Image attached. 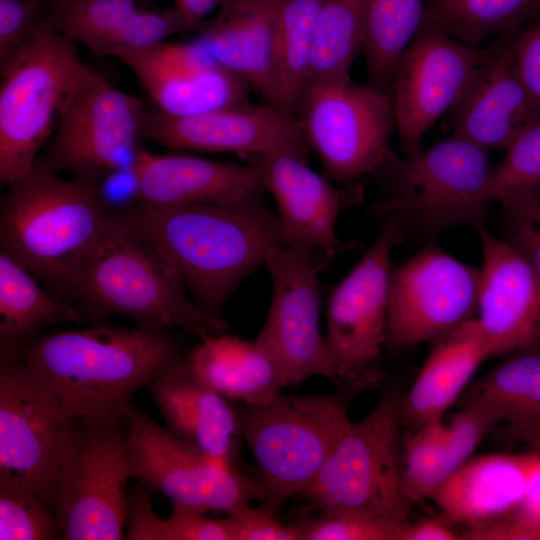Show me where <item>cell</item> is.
<instances>
[{
	"mask_svg": "<svg viewBox=\"0 0 540 540\" xmlns=\"http://www.w3.org/2000/svg\"><path fill=\"white\" fill-rule=\"evenodd\" d=\"M138 204L177 208L204 203H236L265 190L257 168L187 154L140 150L130 168Z\"/></svg>",
	"mask_w": 540,
	"mask_h": 540,
	"instance_id": "23",
	"label": "cell"
},
{
	"mask_svg": "<svg viewBox=\"0 0 540 540\" xmlns=\"http://www.w3.org/2000/svg\"><path fill=\"white\" fill-rule=\"evenodd\" d=\"M323 0H284L274 45L272 105L294 114L310 79L319 11Z\"/></svg>",
	"mask_w": 540,
	"mask_h": 540,
	"instance_id": "32",
	"label": "cell"
},
{
	"mask_svg": "<svg viewBox=\"0 0 540 540\" xmlns=\"http://www.w3.org/2000/svg\"><path fill=\"white\" fill-rule=\"evenodd\" d=\"M147 109L87 67L68 95L54 137L37 165L99 186L130 170L141 150Z\"/></svg>",
	"mask_w": 540,
	"mask_h": 540,
	"instance_id": "9",
	"label": "cell"
},
{
	"mask_svg": "<svg viewBox=\"0 0 540 540\" xmlns=\"http://www.w3.org/2000/svg\"><path fill=\"white\" fill-rule=\"evenodd\" d=\"M537 453L486 454L468 459L430 499L451 524H480L518 509Z\"/></svg>",
	"mask_w": 540,
	"mask_h": 540,
	"instance_id": "26",
	"label": "cell"
},
{
	"mask_svg": "<svg viewBox=\"0 0 540 540\" xmlns=\"http://www.w3.org/2000/svg\"><path fill=\"white\" fill-rule=\"evenodd\" d=\"M483 265L475 317L489 359L540 344V280L531 265L484 225L476 229Z\"/></svg>",
	"mask_w": 540,
	"mask_h": 540,
	"instance_id": "21",
	"label": "cell"
},
{
	"mask_svg": "<svg viewBox=\"0 0 540 540\" xmlns=\"http://www.w3.org/2000/svg\"><path fill=\"white\" fill-rule=\"evenodd\" d=\"M501 205L502 240L533 268L540 280V187L507 194Z\"/></svg>",
	"mask_w": 540,
	"mask_h": 540,
	"instance_id": "42",
	"label": "cell"
},
{
	"mask_svg": "<svg viewBox=\"0 0 540 540\" xmlns=\"http://www.w3.org/2000/svg\"><path fill=\"white\" fill-rule=\"evenodd\" d=\"M499 425L496 418L477 405H465L451 416L446 438L453 472L471 458L485 435Z\"/></svg>",
	"mask_w": 540,
	"mask_h": 540,
	"instance_id": "44",
	"label": "cell"
},
{
	"mask_svg": "<svg viewBox=\"0 0 540 540\" xmlns=\"http://www.w3.org/2000/svg\"><path fill=\"white\" fill-rule=\"evenodd\" d=\"M425 12L426 0H369L362 47L368 85L390 95L396 65Z\"/></svg>",
	"mask_w": 540,
	"mask_h": 540,
	"instance_id": "33",
	"label": "cell"
},
{
	"mask_svg": "<svg viewBox=\"0 0 540 540\" xmlns=\"http://www.w3.org/2000/svg\"><path fill=\"white\" fill-rule=\"evenodd\" d=\"M225 0H174V7L199 31L205 17Z\"/></svg>",
	"mask_w": 540,
	"mask_h": 540,
	"instance_id": "50",
	"label": "cell"
},
{
	"mask_svg": "<svg viewBox=\"0 0 540 540\" xmlns=\"http://www.w3.org/2000/svg\"><path fill=\"white\" fill-rule=\"evenodd\" d=\"M149 389L169 431L207 456L236 466L243 440L236 407L203 382L185 357Z\"/></svg>",
	"mask_w": 540,
	"mask_h": 540,
	"instance_id": "24",
	"label": "cell"
},
{
	"mask_svg": "<svg viewBox=\"0 0 540 540\" xmlns=\"http://www.w3.org/2000/svg\"><path fill=\"white\" fill-rule=\"evenodd\" d=\"M452 473L446 425L441 418L403 434L401 484L411 506L430 498Z\"/></svg>",
	"mask_w": 540,
	"mask_h": 540,
	"instance_id": "36",
	"label": "cell"
},
{
	"mask_svg": "<svg viewBox=\"0 0 540 540\" xmlns=\"http://www.w3.org/2000/svg\"><path fill=\"white\" fill-rule=\"evenodd\" d=\"M506 355L468 385L457 401L458 406L482 407L499 424L540 419V344Z\"/></svg>",
	"mask_w": 540,
	"mask_h": 540,
	"instance_id": "30",
	"label": "cell"
},
{
	"mask_svg": "<svg viewBox=\"0 0 540 540\" xmlns=\"http://www.w3.org/2000/svg\"><path fill=\"white\" fill-rule=\"evenodd\" d=\"M485 54L486 47L467 46L422 23L396 65L390 89L405 157L422 150L423 136L454 107Z\"/></svg>",
	"mask_w": 540,
	"mask_h": 540,
	"instance_id": "17",
	"label": "cell"
},
{
	"mask_svg": "<svg viewBox=\"0 0 540 540\" xmlns=\"http://www.w3.org/2000/svg\"><path fill=\"white\" fill-rule=\"evenodd\" d=\"M284 0H225L195 41L266 103L274 97V45Z\"/></svg>",
	"mask_w": 540,
	"mask_h": 540,
	"instance_id": "25",
	"label": "cell"
},
{
	"mask_svg": "<svg viewBox=\"0 0 540 540\" xmlns=\"http://www.w3.org/2000/svg\"><path fill=\"white\" fill-rule=\"evenodd\" d=\"M55 395L74 420L127 422L132 396L184 359L171 331L95 322L39 333L10 352Z\"/></svg>",
	"mask_w": 540,
	"mask_h": 540,
	"instance_id": "1",
	"label": "cell"
},
{
	"mask_svg": "<svg viewBox=\"0 0 540 540\" xmlns=\"http://www.w3.org/2000/svg\"><path fill=\"white\" fill-rule=\"evenodd\" d=\"M480 269L429 245L391 272L386 342L406 350L433 342L477 314Z\"/></svg>",
	"mask_w": 540,
	"mask_h": 540,
	"instance_id": "14",
	"label": "cell"
},
{
	"mask_svg": "<svg viewBox=\"0 0 540 540\" xmlns=\"http://www.w3.org/2000/svg\"><path fill=\"white\" fill-rule=\"evenodd\" d=\"M449 521L423 518L410 522L407 520L400 532L399 540H457L460 533H457Z\"/></svg>",
	"mask_w": 540,
	"mask_h": 540,
	"instance_id": "48",
	"label": "cell"
},
{
	"mask_svg": "<svg viewBox=\"0 0 540 540\" xmlns=\"http://www.w3.org/2000/svg\"><path fill=\"white\" fill-rule=\"evenodd\" d=\"M294 522L301 540H399L404 521L361 513L316 512Z\"/></svg>",
	"mask_w": 540,
	"mask_h": 540,
	"instance_id": "41",
	"label": "cell"
},
{
	"mask_svg": "<svg viewBox=\"0 0 540 540\" xmlns=\"http://www.w3.org/2000/svg\"><path fill=\"white\" fill-rule=\"evenodd\" d=\"M205 513L173 505L168 518L152 509L147 489L135 486L127 498L128 540H232L226 518L211 519Z\"/></svg>",
	"mask_w": 540,
	"mask_h": 540,
	"instance_id": "35",
	"label": "cell"
},
{
	"mask_svg": "<svg viewBox=\"0 0 540 540\" xmlns=\"http://www.w3.org/2000/svg\"><path fill=\"white\" fill-rule=\"evenodd\" d=\"M278 515L263 506L249 504L226 517L232 540H301L295 523L284 524Z\"/></svg>",
	"mask_w": 540,
	"mask_h": 540,
	"instance_id": "45",
	"label": "cell"
},
{
	"mask_svg": "<svg viewBox=\"0 0 540 540\" xmlns=\"http://www.w3.org/2000/svg\"><path fill=\"white\" fill-rule=\"evenodd\" d=\"M402 239L399 226L386 220L375 242L330 294L325 343L340 386L379 369L386 342L390 257Z\"/></svg>",
	"mask_w": 540,
	"mask_h": 540,
	"instance_id": "16",
	"label": "cell"
},
{
	"mask_svg": "<svg viewBox=\"0 0 540 540\" xmlns=\"http://www.w3.org/2000/svg\"><path fill=\"white\" fill-rule=\"evenodd\" d=\"M294 114L328 177L342 186L372 175L390 148L391 97L368 84L309 81Z\"/></svg>",
	"mask_w": 540,
	"mask_h": 540,
	"instance_id": "11",
	"label": "cell"
},
{
	"mask_svg": "<svg viewBox=\"0 0 540 540\" xmlns=\"http://www.w3.org/2000/svg\"><path fill=\"white\" fill-rule=\"evenodd\" d=\"M135 74L156 109L186 117L248 103L249 86L220 66L195 40L163 43L118 57Z\"/></svg>",
	"mask_w": 540,
	"mask_h": 540,
	"instance_id": "20",
	"label": "cell"
},
{
	"mask_svg": "<svg viewBox=\"0 0 540 540\" xmlns=\"http://www.w3.org/2000/svg\"><path fill=\"white\" fill-rule=\"evenodd\" d=\"M492 166L484 196L491 201L515 192L540 187V116L530 123Z\"/></svg>",
	"mask_w": 540,
	"mask_h": 540,
	"instance_id": "39",
	"label": "cell"
},
{
	"mask_svg": "<svg viewBox=\"0 0 540 540\" xmlns=\"http://www.w3.org/2000/svg\"><path fill=\"white\" fill-rule=\"evenodd\" d=\"M190 30L196 31L175 7L160 9L148 6L131 16L94 53L118 58L122 54L154 48L169 36Z\"/></svg>",
	"mask_w": 540,
	"mask_h": 540,
	"instance_id": "40",
	"label": "cell"
},
{
	"mask_svg": "<svg viewBox=\"0 0 540 540\" xmlns=\"http://www.w3.org/2000/svg\"><path fill=\"white\" fill-rule=\"evenodd\" d=\"M57 533L51 509L20 477L0 469V540H49Z\"/></svg>",
	"mask_w": 540,
	"mask_h": 540,
	"instance_id": "38",
	"label": "cell"
},
{
	"mask_svg": "<svg viewBox=\"0 0 540 540\" xmlns=\"http://www.w3.org/2000/svg\"><path fill=\"white\" fill-rule=\"evenodd\" d=\"M49 0H0V71L46 20Z\"/></svg>",
	"mask_w": 540,
	"mask_h": 540,
	"instance_id": "43",
	"label": "cell"
},
{
	"mask_svg": "<svg viewBox=\"0 0 540 540\" xmlns=\"http://www.w3.org/2000/svg\"><path fill=\"white\" fill-rule=\"evenodd\" d=\"M492 432L510 442H519L534 449L540 454V419L518 422L501 423Z\"/></svg>",
	"mask_w": 540,
	"mask_h": 540,
	"instance_id": "49",
	"label": "cell"
},
{
	"mask_svg": "<svg viewBox=\"0 0 540 540\" xmlns=\"http://www.w3.org/2000/svg\"><path fill=\"white\" fill-rule=\"evenodd\" d=\"M149 0H49L47 19L73 42L93 53Z\"/></svg>",
	"mask_w": 540,
	"mask_h": 540,
	"instance_id": "37",
	"label": "cell"
},
{
	"mask_svg": "<svg viewBox=\"0 0 540 540\" xmlns=\"http://www.w3.org/2000/svg\"><path fill=\"white\" fill-rule=\"evenodd\" d=\"M126 430L132 477L173 505L229 515L262 500L257 478L207 456L133 406Z\"/></svg>",
	"mask_w": 540,
	"mask_h": 540,
	"instance_id": "12",
	"label": "cell"
},
{
	"mask_svg": "<svg viewBox=\"0 0 540 540\" xmlns=\"http://www.w3.org/2000/svg\"><path fill=\"white\" fill-rule=\"evenodd\" d=\"M537 453V452H536ZM520 509L532 519L540 523V454L529 474L524 499Z\"/></svg>",
	"mask_w": 540,
	"mask_h": 540,
	"instance_id": "51",
	"label": "cell"
},
{
	"mask_svg": "<svg viewBox=\"0 0 540 540\" xmlns=\"http://www.w3.org/2000/svg\"><path fill=\"white\" fill-rule=\"evenodd\" d=\"M261 196L177 208L137 204L115 212L176 269L193 301L223 320L236 287L266 264L271 249L285 246L278 214Z\"/></svg>",
	"mask_w": 540,
	"mask_h": 540,
	"instance_id": "2",
	"label": "cell"
},
{
	"mask_svg": "<svg viewBox=\"0 0 540 540\" xmlns=\"http://www.w3.org/2000/svg\"><path fill=\"white\" fill-rule=\"evenodd\" d=\"M195 374L230 402L263 404L280 395L283 381L267 347L230 334L207 335L186 356Z\"/></svg>",
	"mask_w": 540,
	"mask_h": 540,
	"instance_id": "28",
	"label": "cell"
},
{
	"mask_svg": "<svg viewBox=\"0 0 540 540\" xmlns=\"http://www.w3.org/2000/svg\"><path fill=\"white\" fill-rule=\"evenodd\" d=\"M6 187L0 205L1 251L60 298L110 224L112 212L101 189L63 179L37 164Z\"/></svg>",
	"mask_w": 540,
	"mask_h": 540,
	"instance_id": "4",
	"label": "cell"
},
{
	"mask_svg": "<svg viewBox=\"0 0 540 540\" xmlns=\"http://www.w3.org/2000/svg\"><path fill=\"white\" fill-rule=\"evenodd\" d=\"M368 2L323 0L317 20L309 81H351L352 64L363 47Z\"/></svg>",
	"mask_w": 540,
	"mask_h": 540,
	"instance_id": "34",
	"label": "cell"
},
{
	"mask_svg": "<svg viewBox=\"0 0 540 540\" xmlns=\"http://www.w3.org/2000/svg\"><path fill=\"white\" fill-rule=\"evenodd\" d=\"M74 421L21 360L0 353V469L20 477L55 515Z\"/></svg>",
	"mask_w": 540,
	"mask_h": 540,
	"instance_id": "13",
	"label": "cell"
},
{
	"mask_svg": "<svg viewBox=\"0 0 540 540\" xmlns=\"http://www.w3.org/2000/svg\"><path fill=\"white\" fill-rule=\"evenodd\" d=\"M431 343L416 379L401 395V423L409 430L441 418L458 401L479 365L489 359L476 318Z\"/></svg>",
	"mask_w": 540,
	"mask_h": 540,
	"instance_id": "27",
	"label": "cell"
},
{
	"mask_svg": "<svg viewBox=\"0 0 540 540\" xmlns=\"http://www.w3.org/2000/svg\"><path fill=\"white\" fill-rule=\"evenodd\" d=\"M60 298L93 323L124 315L138 327L181 329L202 338L227 323L206 314L187 295L176 269L128 227L116 212L102 238L72 273Z\"/></svg>",
	"mask_w": 540,
	"mask_h": 540,
	"instance_id": "3",
	"label": "cell"
},
{
	"mask_svg": "<svg viewBox=\"0 0 540 540\" xmlns=\"http://www.w3.org/2000/svg\"><path fill=\"white\" fill-rule=\"evenodd\" d=\"M514 58L518 76L540 111V18L518 32Z\"/></svg>",
	"mask_w": 540,
	"mask_h": 540,
	"instance_id": "47",
	"label": "cell"
},
{
	"mask_svg": "<svg viewBox=\"0 0 540 540\" xmlns=\"http://www.w3.org/2000/svg\"><path fill=\"white\" fill-rule=\"evenodd\" d=\"M272 278V300L256 337L272 354L283 386H297L322 376L340 386L320 333L321 293L318 262L303 247L278 246L266 264Z\"/></svg>",
	"mask_w": 540,
	"mask_h": 540,
	"instance_id": "15",
	"label": "cell"
},
{
	"mask_svg": "<svg viewBox=\"0 0 540 540\" xmlns=\"http://www.w3.org/2000/svg\"><path fill=\"white\" fill-rule=\"evenodd\" d=\"M492 166L488 151L457 135L410 157L389 148L372 174L380 185L372 208L392 220L403 238L433 239L459 226L484 225V191Z\"/></svg>",
	"mask_w": 540,
	"mask_h": 540,
	"instance_id": "6",
	"label": "cell"
},
{
	"mask_svg": "<svg viewBox=\"0 0 540 540\" xmlns=\"http://www.w3.org/2000/svg\"><path fill=\"white\" fill-rule=\"evenodd\" d=\"M463 540H540V523L520 507L495 519L468 526L460 533Z\"/></svg>",
	"mask_w": 540,
	"mask_h": 540,
	"instance_id": "46",
	"label": "cell"
},
{
	"mask_svg": "<svg viewBox=\"0 0 540 540\" xmlns=\"http://www.w3.org/2000/svg\"><path fill=\"white\" fill-rule=\"evenodd\" d=\"M382 378L377 369L329 394L238 403L242 437L255 460L266 508L279 515L283 504L312 482L351 421L352 401Z\"/></svg>",
	"mask_w": 540,
	"mask_h": 540,
	"instance_id": "5",
	"label": "cell"
},
{
	"mask_svg": "<svg viewBox=\"0 0 540 540\" xmlns=\"http://www.w3.org/2000/svg\"><path fill=\"white\" fill-rule=\"evenodd\" d=\"M520 30L501 35L486 47L484 59L450 110L453 134L486 151H505L540 116L515 67Z\"/></svg>",
	"mask_w": 540,
	"mask_h": 540,
	"instance_id": "22",
	"label": "cell"
},
{
	"mask_svg": "<svg viewBox=\"0 0 540 540\" xmlns=\"http://www.w3.org/2000/svg\"><path fill=\"white\" fill-rule=\"evenodd\" d=\"M143 137L172 150L233 152L243 158L291 153L307 159L311 150L295 114L266 102L186 117L147 110Z\"/></svg>",
	"mask_w": 540,
	"mask_h": 540,
	"instance_id": "18",
	"label": "cell"
},
{
	"mask_svg": "<svg viewBox=\"0 0 540 540\" xmlns=\"http://www.w3.org/2000/svg\"><path fill=\"white\" fill-rule=\"evenodd\" d=\"M87 66L75 42L46 20L1 72L0 184L31 171Z\"/></svg>",
	"mask_w": 540,
	"mask_h": 540,
	"instance_id": "8",
	"label": "cell"
},
{
	"mask_svg": "<svg viewBox=\"0 0 540 540\" xmlns=\"http://www.w3.org/2000/svg\"><path fill=\"white\" fill-rule=\"evenodd\" d=\"M540 18V0H426L423 23L474 48Z\"/></svg>",
	"mask_w": 540,
	"mask_h": 540,
	"instance_id": "31",
	"label": "cell"
},
{
	"mask_svg": "<svg viewBox=\"0 0 540 540\" xmlns=\"http://www.w3.org/2000/svg\"><path fill=\"white\" fill-rule=\"evenodd\" d=\"M35 276L0 251V352H10L61 322L84 323L83 312L45 291Z\"/></svg>",
	"mask_w": 540,
	"mask_h": 540,
	"instance_id": "29",
	"label": "cell"
},
{
	"mask_svg": "<svg viewBox=\"0 0 540 540\" xmlns=\"http://www.w3.org/2000/svg\"><path fill=\"white\" fill-rule=\"evenodd\" d=\"M127 422L75 420L63 454L56 520L65 540H120L132 477Z\"/></svg>",
	"mask_w": 540,
	"mask_h": 540,
	"instance_id": "10",
	"label": "cell"
},
{
	"mask_svg": "<svg viewBox=\"0 0 540 540\" xmlns=\"http://www.w3.org/2000/svg\"><path fill=\"white\" fill-rule=\"evenodd\" d=\"M254 165L264 189L278 208L285 246L310 249L317 258L328 259L344 248L336 234L339 213L362 198L354 183L344 189L307 166L291 153H272L244 158Z\"/></svg>",
	"mask_w": 540,
	"mask_h": 540,
	"instance_id": "19",
	"label": "cell"
},
{
	"mask_svg": "<svg viewBox=\"0 0 540 540\" xmlns=\"http://www.w3.org/2000/svg\"><path fill=\"white\" fill-rule=\"evenodd\" d=\"M401 395L397 386L386 388L367 416L349 422L318 474L295 496L309 510L408 519L412 506L401 484Z\"/></svg>",
	"mask_w": 540,
	"mask_h": 540,
	"instance_id": "7",
	"label": "cell"
}]
</instances>
